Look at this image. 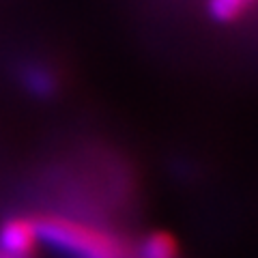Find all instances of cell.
Segmentation results:
<instances>
[{
  "label": "cell",
  "instance_id": "obj_1",
  "mask_svg": "<svg viewBox=\"0 0 258 258\" xmlns=\"http://www.w3.org/2000/svg\"><path fill=\"white\" fill-rule=\"evenodd\" d=\"M254 0H209V11L217 20H232L239 18Z\"/></svg>",
  "mask_w": 258,
  "mask_h": 258
},
{
  "label": "cell",
  "instance_id": "obj_2",
  "mask_svg": "<svg viewBox=\"0 0 258 258\" xmlns=\"http://www.w3.org/2000/svg\"><path fill=\"white\" fill-rule=\"evenodd\" d=\"M142 258H174L172 241L155 237L142 245Z\"/></svg>",
  "mask_w": 258,
  "mask_h": 258
}]
</instances>
